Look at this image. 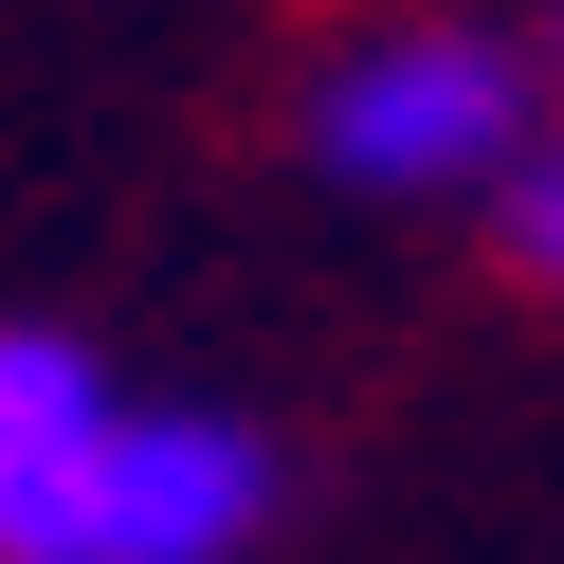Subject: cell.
<instances>
[{"label": "cell", "instance_id": "1", "mask_svg": "<svg viewBox=\"0 0 564 564\" xmlns=\"http://www.w3.org/2000/svg\"><path fill=\"white\" fill-rule=\"evenodd\" d=\"M546 147L528 128V55L474 37V19H401V37H365L328 91H310V164L365 200H437V183H510V164Z\"/></svg>", "mask_w": 564, "mask_h": 564}, {"label": "cell", "instance_id": "2", "mask_svg": "<svg viewBox=\"0 0 564 564\" xmlns=\"http://www.w3.org/2000/svg\"><path fill=\"white\" fill-rule=\"evenodd\" d=\"M273 510V455L256 419H200V401H128L110 437L74 455V491L37 510L19 564H237Z\"/></svg>", "mask_w": 564, "mask_h": 564}, {"label": "cell", "instance_id": "3", "mask_svg": "<svg viewBox=\"0 0 564 564\" xmlns=\"http://www.w3.org/2000/svg\"><path fill=\"white\" fill-rule=\"evenodd\" d=\"M128 419V382L91 365L74 328H0V564L37 546V510L74 491V455Z\"/></svg>", "mask_w": 564, "mask_h": 564}, {"label": "cell", "instance_id": "4", "mask_svg": "<svg viewBox=\"0 0 564 564\" xmlns=\"http://www.w3.org/2000/svg\"><path fill=\"white\" fill-rule=\"evenodd\" d=\"M491 200H510V273H546V292H564V147H528Z\"/></svg>", "mask_w": 564, "mask_h": 564}]
</instances>
